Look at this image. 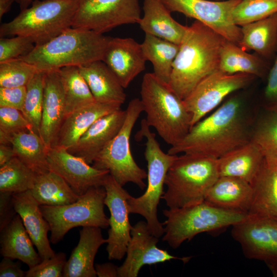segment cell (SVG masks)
Returning a JSON list of instances; mask_svg holds the SVG:
<instances>
[{
    "mask_svg": "<svg viewBox=\"0 0 277 277\" xmlns=\"http://www.w3.org/2000/svg\"><path fill=\"white\" fill-rule=\"evenodd\" d=\"M241 97L228 99L190 128L168 153H193L218 159L248 143L254 125Z\"/></svg>",
    "mask_w": 277,
    "mask_h": 277,
    "instance_id": "cell-1",
    "label": "cell"
},
{
    "mask_svg": "<svg viewBox=\"0 0 277 277\" xmlns=\"http://www.w3.org/2000/svg\"><path fill=\"white\" fill-rule=\"evenodd\" d=\"M225 38L203 23L188 26L179 45L168 85L184 100L204 78L219 70Z\"/></svg>",
    "mask_w": 277,
    "mask_h": 277,
    "instance_id": "cell-2",
    "label": "cell"
},
{
    "mask_svg": "<svg viewBox=\"0 0 277 277\" xmlns=\"http://www.w3.org/2000/svg\"><path fill=\"white\" fill-rule=\"evenodd\" d=\"M110 38L93 31L70 27L47 43L35 45L28 55L18 58L44 72L78 67L102 60Z\"/></svg>",
    "mask_w": 277,
    "mask_h": 277,
    "instance_id": "cell-3",
    "label": "cell"
},
{
    "mask_svg": "<svg viewBox=\"0 0 277 277\" xmlns=\"http://www.w3.org/2000/svg\"><path fill=\"white\" fill-rule=\"evenodd\" d=\"M140 95L147 124L171 146L180 142L192 127L183 100L153 72L144 75Z\"/></svg>",
    "mask_w": 277,
    "mask_h": 277,
    "instance_id": "cell-4",
    "label": "cell"
},
{
    "mask_svg": "<svg viewBox=\"0 0 277 277\" xmlns=\"http://www.w3.org/2000/svg\"><path fill=\"white\" fill-rule=\"evenodd\" d=\"M219 177L216 159L193 153L178 155L167 172V189L162 199L168 208L200 203Z\"/></svg>",
    "mask_w": 277,
    "mask_h": 277,
    "instance_id": "cell-5",
    "label": "cell"
},
{
    "mask_svg": "<svg viewBox=\"0 0 277 277\" xmlns=\"http://www.w3.org/2000/svg\"><path fill=\"white\" fill-rule=\"evenodd\" d=\"M78 0H35L0 26V36L21 35L35 45L47 43L72 27Z\"/></svg>",
    "mask_w": 277,
    "mask_h": 277,
    "instance_id": "cell-6",
    "label": "cell"
},
{
    "mask_svg": "<svg viewBox=\"0 0 277 277\" xmlns=\"http://www.w3.org/2000/svg\"><path fill=\"white\" fill-rule=\"evenodd\" d=\"M137 140L146 138L144 156L147 163V186L145 193L128 200L130 213L143 216L150 232L160 238L164 234V224L157 218V206L165 191L164 185L167 172L178 155L164 152L156 139V135L150 130L145 118L141 122V128L136 134Z\"/></svg>",
    "mask_w": 277,
    "mask_h": 277,
    "instance_id": "cell-7",
    "label": "cell"
},
{
    "mask_svg": "<svg viewBox=\"0 0 277 277\" xmlns=\"http://www.w3.org/2000/svg\"><path fill=\"white\" fill-rule=\"evenodd\" d=\"M166 217L163 240L174 248L203 232H211L232 226L246 219L249 213L227 210L205 201L193 205L163 210Z\"/></svg>",
    "mask_w": 277,
    "mask_h": 277,
    "instance_id": "cell-8",
    "label": "cell"
},
{
    "mask_svg": "<svg viewBox=\"0 0 277 277\" xmlns=\"http://www.w3.org/2000/svg\"><path fill=\"white\" fill-rule=\"evenodd\" d=\"M122 127L115 137L101 151L93 163V166L106 170L122 186L128 183L144 189V180L147 173L136 164L130 149V136L134 125L144 111L140 98H135L128 103Z\"/></svg>",
    "mask_w": 277,
    "mask_h": 277,
    "instance_id": "cell-9",
    "label": "cell"
},
{
    "mask_svg": "<svg viewBox=\"0 0 277 277\" xmlns=\"http://www.w3.org/2000/svg\"><path fill=\"white\" fill-rule=\"evenodd\" d=\"M106 194L103 186L93 187L72 203L62 206L39 205L50 227V241L54 244L57 243L74 227L107 228L109 218L104 210Z\"/></svg>",
    "mask_w": 277,
    "mask_h": 277,
    "instance_id": "cell-10",
    "label": "cell"
},
{
    "mask_svg": "<svg viewBox=\"0 0 277 277\" xmlns=\"http://www.w3.org/2000/svg\"><path fill=\"white\" fill-rule=\"evenodd\" d=\"M140 0H78L72 27L104 34L141 18Z\"/></svg>",
    "mask_w": 277,
    "mask_h": 277,
    "instance_id": "cell-11",
    "label": "cell"
},
{
    "mask_svg": "<svg viewBox=\"0 0 277 277\" xmlns=\"http://www.w3.org/2000/svg\"><path fill=\"white\" fill-rule=\"evenodd\" d=\"M255 78L248 74H228L220 70L204 78L183 100L192 116V126L218 107L226 97L245 88Z\"/></svg>",
    "mask_w": 277,
    "mask_h": 277,
    "instance_id": "cell-12",
    "label": "cell"
},
{
    "mask_svg": "<svg viewBox=\"0 0 277 277\" xmlns=\"http://www.w3.org/2000/svg\"><path fill=\"white\" fill-rule=\"evenodd\" d=\"M171 12H177L206 25L228 41L239 45L241 28L236 25L232 13L242 0H161Z\"/></svg>",
    "mask_w": 277,
    "mask_h": 277,
    "instance_id": "cell-13",
    "label": "cell"
},
{
    "mask_svg": "<svg viewBox=\"0 0 277 277\" xmlns=\"http://www.w3.org/2000/svg\"><path fill=\"white\" fill-rule=\"evenodd\" d=\"M232 227L231 235L246 258L265 263L277 262L276 221L249 214Z\"/></svg>",
    "mask_w": 277,
    "mask_h": 277,
    "instance_id": "cell-14",
    "label": "cell"
},
{
    "mask_svg": "<svg viewBox=\"0 0 277 277\" xmlns=\"http://www.w3.org/2000/svg\"><path fill=\"white\" fill-rule=\"evenodd\" d=\"M103 187L106 193L104 204L110 213L106 250L109 260H121L126 254L131 237L128 204L131 195L110 174Z\"/></svg>",
    "mask_w": 277,
    "mask_h": 277,
    "instance_id": "cell-15",
    "label": "cell"
},
{
    "mask_svg": "<svg viewBox=\"0 0 277 277\" xmlns=\"http://www.w3.org/2000/svg\"><path fill=\"white\" fill-rule=\"evenodd\" d=\"M126 258L118 268V277H136L141 268L145 265L163 263L171 260H180L184 263L191 256L177 257L170 254L166 250L157 247L159 238L149 230L147 222H137L131 230Z\"/></svg>",
    "mask_w": 277,
    "mask_h": 277,
    "instance_id": "cell-16",
    "label": "cell"
},
{
    "mask_svg": "<svg viewBox=\"0 0 277 277\" xmlns=\"http://www.w3.org/2000/svg\"><path fill=\"white\" fill-rule=\"evenodd\" d=\"M47 161L49 171L64 179L78 195L91 187L103 186L109 174V171L91 166L67 149L57 146L47 148Z\"/></svg>",
    "mask_w": 277,
    "mask_h": 277,
    "instance_id": "cell-17",
    "label": "cell"
},
{
    "mask_svg": "<svg viewBox=\"0 0 277 277\" xmlns=\"http://www.w3.org/2000/svg\"><path fill=\"white\" fill-rule=\"evenodd\" d=\"M126 88L145 69L146 58L141 44L131 37H111L102 60Z\"/></svg>",
    "mask_w": 277,
    "mask_h": 277,
    "instance_id": "cell-18",
    "label": "cell"
},
{
    "mask_svg": "<svg viewBox=\"0 0 277 277\" xmlns=\"http://www.w3.org/2000/svg\"><path fill=\"white\" fill-rule=\"evenodd\" d=\"M65 118V96L58 70L45 72L39 135L47 148L55 145Z\"/></svg>",
    "mask_w": 277,
    "mask_h": 277,
    "instance_id": "cell-19",
    "label": "cell"
},
{
    "mask_svg": "<svg viewBox=\"0 0 277 277\" xmlns=\"http://www.w3.org/2000/svg\"><path fill=\"white\" fill-rule=\"evenodd\" d=\"M126 115V110L121 108L100 117L68 151L82 158L89 164H93L98 155L119 132Z\"/></svg>",
    "mask_w": 277,
    "mask_h": 277,
    "instance_id": "cell-20",
    "label": "cell"
},
{
    "mask_svg": "<svg viewBox=\"0 0 277 277\" xmlns=\"http://www.w3.org/2000/svg\"><path fill=\"white\" fill-rule=\"evenodd\" d=\"M12 202L42 259L53 256L55 253L51 247L48 238L50 230L49 224L30 190L13 193Z\"/></svg>",
    "mask_w": 277,
    "mask_h": 277,
    "instance_id": "cell-21",
    "label": "cell"
},
{
    "mask_svg": "<svg viewBox=\"0 0 277 277\" xmlns=\"http://www.w3.org/2000/svg\"><path fill=\"white\" fill-rule=\"evenodd\" d=\"M107 241L103 236L101 228L83 227L78 243L66 263L63 276H96L94 258L99 248Z\"/></svg>",
    "mask_w": 277,
    "mask_h": 277,
    "instance_id": "cell-22",
    "label": "cell"
},
{
    "mask_svg": "<svg viewBox=\"0 0 277 277\" xmlns=\"http://www.w3.org/2000/svg\"><path fill=\"white\" fill-rule=\"evenodd\" d=\"M96 102L121 106L126 99L124 87L102 60L78 66Z\"/></svg>",
    "mask_w": 277,
    "mask_h": 277,
    "instance_id": "cell-23",
    "label": "cell"
},
{
    "mask_svg": "<svg viewBox=\"0 0 277 277\" xmlns=\"http://www.w3.org/2000/svg\"><path fill=\"white\" fill-rule=\"evenodd\" d=\"M253 197L251 184L230 176H219L207 192L204 201L215 207L249 213Z\"/></svg>",
    "mask_w": 277,
    "mask_h": 277,
    "instance_id": "cell-24",
    "label": "cell"
},
{
    "mask_svg": "<svg viewBox=\"0 0 277 277\" xmlns=\"http://www.w3.org/2000/svg\"><path fill=\"white\" fill-rule=\"evenodd\" d=\"M251 184L253 197L249 214L277 221V159L264 156Z\"/></svg>",
    "mask_w": 277,
    "mask_h": 277,
    "instance_id": "cell-25",
    "label": "cell"
},
{
    "mask_svg": "<svg viewBox=\"0 0 277 277\" xmlns=\"http://www.w3.org/2000/svg\"><path fill=\"white\" fill-rule=\"evenodd\" d=\"M121 107L95 102L74 110L65 118L54 146L71 148L97 120Z\"/></svg>",
    "mask_w": 277,
    "mask_h": 277,
    "instance_id": "cell-26",
    "label": "cell"
},
{
    "mask_svg": "<svg viewBox=\"0 0 277 277\" xmlns=\"http://www.w3.org/2000/svg\"><path fill=\"white\" fill-rule=\"evenodd\" d=\"M143 9L138 24L145 34L180 45L188 26L176 21L161 0H144Z\"/></svg>",
    "mask_w": 277,
    "mask_h": 277,
    "instance_id": "cell-27",
    "label": "cell"
},
{
    "mask_svg": "<svg viewBox=\"0 0 277 277\" xmlns=\"http://www.w3.org/2000/svg\"><path fill=\"white\" fill-rule=\"evenodd\" d=\"M264 159L260 148L250 141L217 159L219 176L235 177L251 184Z\"/></svg>",
    "mask_w": 277,
    "mask_h": 277,
    "instance_id": "cell-28",
    "label": "cell"
},
{
    "mask_svg": "<svg viewBox=\"0 0 277 277\" xmlns=\"http://www.w3.org/2000/svg\"><path fill=\"white\" fill-rule=\"evenodd\" d=\"M1 254L12 260L17 259L32 267L42 261L28 233L21 216L17 213L2 230L0 237Z\"/></svg>",
    "mask_w": 277,
    "mask_h": 277,
    "instance_id": "cell-29",
    "label": "cell"
},
{
    "mask_svg": "<svg viewBox=\"0 0 277 277\" xmlns=\"http://www.w3.org/2000/svg\"><path fill=\"white\" fill-rule=\"evenodd\" d=\"M239 45L244 50H253L268 60L277 54V13L241 27Z\"/></svg>",
    "mask_w": 277,
    "mask_h": 277,
    "instance_id": "cell-30",
    "label": "cell"
},
{
    "mask_svg": "<svg viewBox=\"0 0 277 277\" xmlns=\"http://www.w3.org/2000/svg\"><path fill=\"white\" fill-rule=\"evenodd\" d=\"M269 67L267 60L250 54L238 44L225 39L222 45L219 70L228 74L244 73L256 77L267 75Z\"/></svg>",
    "mask_w": 277,
    "mask_h": 277,
    "instance_id": "cell-31",
    "label": "cell"
},
{
    "mask_svg": "<svg viewBox=\"0 0 277 277\" xmlns=\"http://www.w3.org/2000/svg\"><path fill=\"white\" fill-rule=\"evenodd\" d=\"M30 191L39 205H65L75 202L80 196L64 179L50 171L38 175Z\"/></svg>",
    "mask_w": 277,
    "mask_h": 277,
    "instance_id": "cell-32",
    "label": "cell"
},
{
    "mask_svg": "<svg viewBox=\"0 0 277 277\" xmlns=\"http://www.w3.org/2000/svg\"><path fill=\"white\" fill-rule=\"evenodd\" d=\"M141 45L146 60L152 64L153 73L168 85L179 45L149 34H145Z\"/></svg>",
    "mask_w": 277,
    "mask_h": 277,
    "instance_id": "cell-33",
    "label": "cell"
},
{
    "mask_svg": "<svg viewBox=\"0 0 277 277\" xmlns=\"http://www.w3.org/2000/svg\"><path fill=\"white\" fill-rule=\"evenodd\" d=\"M11 144L15 156L38 175L49 171L47 148L39 134L31 130L15 133Z\"/></svg>",
    "mask_w": 277,
    "mask_h": 277,
    "instance_id": "cell-34",
    "label": "cell"
},
{
    "mask_svg": "<svg viewBox=\"0 0 277 277\" xmlns=\"http://www.w3.org/2000/svg\"><path fill=\"white\" fill-rule=\"evenodd\" d=\"M58 71L65 96V117L74 110L96 102L78 67H64Z\"/></svg>",
    "mask_w": 277,
    "mask_h": 277,
    "instance_id": "cell-35",
    "label": "cell"
},
{
    "mask_svg": "<svg viewBox=\"0 0 277 277\" xmlns=\"http://www.w3.org/2000/svg\"><path fill=\"white\" fill-rule=\"evenodd\" d=\"M38 174L16 156L0 167V192L12 193L30 190Z\"/></svg>",
    "mask_w": 277,
    "mask_h": 277,
    "instance_id": "cell-36",
    "label": "cell"
},
{
    "mask_svg": "<svg viewBox=\"0 0 277 277\" xmlns=\"http://www.w3.org/2000/svg\"><path fill=\"white\" fill-rule=\"evenodd\" d=\"M265 111L254 123L251 141L260 148L265 157L277 159V111Z\"/></svg>",
    "mask_w": 277,
    "mask_h": 277,
    "instance_id": "cell-37",
    "label": "cell"
},
{
    "mask_svg": "<svg viewBox=\"0 0 277 277\" xmlns=\"http://www.w3.org/2000/svg\"><path fill=\"white\" fill-rule=\"evenodd\" d=\"M45 72H37L26 85V97L22 110L32 130L39 134L43 104Z\"/></svg>",
    "mask_w": 277,
    "mask_h": 277,
    "instance_id": "cell-38",
    "label": "cell"
},
{
    "mask_svg": "<svg viewBox=\"0 0 277 277\" xmlns=\"http://www.w3.org/2000/svg\"><path fill=\"white\" fill-rule=\"evenodd\" d=\"M277 13V0H242L233 9L232 16L239 27Z\"/></svg>",
    "mask_w": 277,
    "mask_h": 277,
    "instance_id": "cell-39",
    "label": "cell"
},
{
    "mask_svg": "<svg viewBox=\"0 0 277 277\" xmlns=\"http://www.w3.org/2000/svg\"><path fill=\"white\" fill-rule=\"evenodd\" d=\"M39 71L34 65L20 58L0 63V87L26 86Z\"/></svg>",
    "mask_w": 277,
    "mask_h": 277,
    "instance_id": "cell-40",
    "label": "cell"
},
{
    "mask_svg": "<svg viewBox=\"0 0 277 277\" xmlns=\"http://www.w3.org/2000/svg\"><path fill=\"white\" fill-rule=\"evenodd\" d=\"M30 130H32L31 126L21 111L0 107V145H11L14 134Z\"/></svg>",
    "mask_w": 277,
    "mask_h": 277,
    "instance_id": "cell-41",
    "label": "cell"
},
{
    "mask_svg": "<svg viewBox=\"0 0 277 277\" xmlns=\"http://www.w3.org/2000/svg\"><path fill=\"white\" fill-rule=\"evenodd\" d=\"M35 44L29 37L16 35L12 38H0V63L18 58L30 53Z\"/></svg>",
    "mask_w": 277,
    "mask_h": 277,
    "instance_id": "cell-42",
    "label": "cell"
},
{
    "mask_svg": "<svg viewBox=\"0 0 277 277\" xmlns=\"http://www.w3.org/2000/svg\"><path fill=\"white\" fill-rule=\"evenodd\" d=\"M66 255L58 252L42 261L26 271V277H62L65 266Z\"/></svg>",
    "mask_w": 277,
    "mask_h": 277,
    "instance_id": "cell-43",
    "label": "cell"
},
{
    "mask_svg": "<svg viewBox=\"0 0 277 277\" xmlns=\"http://www.w3.org/2000/svg\"><path fill=\"white\" fill-rule=\"evenodd\" d=\"M263 101L265 109L277 111V54L267 75Z\"/></svg>",
    "mask_w": 277,
    "mask_h": 277,
    "instance_id": "cell-44",
    "label": "cell"
},
{
    "mask_svg": "<svg viewBox=\"0 0 277 277\" xmlns=\"http://www.w3.org/2000/svg\"><path fill=\"white\" fill-rule=\"evenodd\" d=\"M26 94V86L0 87V107H10L22 111Z\"/></svg>",
    "mask_w": 277,
    "mask_h": 277,
    "instance_id": "cell-45",
    "label": "cell"
},
{
    "mask_svg": "<svg viewBox=\"0 0 277 277\" xmlns=\"http://www.w3.org/2000/svg\"><path fill=\"white\" fill-rule=\"evenodd\" d=\"M13 193L0 192V231L17 214L12 202Z\"/></svg>",
    "mask_w": 277,
    "mask_h": 277,
    "instance_id": "cell-46",
    "label": "cell"
},
{
    "mask_svg": "<svg viewBox=\"0 0 277 277\" xmlns=\"http://www.w3.org/2000/svg\"><path fill=\"white\" fill-rule=\"evenodd\" d=\"M26 271L21 267L19 262H14L13 260L3 257L0 263V277H24Z\"/></svg>",
    "mask_w": 277,
    "mask_h": 277,
    "instance_id": "cell-47",
    "label": "cell"
},
{
    "mask_svg": "<svg viewBox=\"0 0 277 277\" xmlns=\"http://www.w3.org/2000/svg\"><path fill=\"white\" fill-rule=\"evenodd\" d=\"M118 267L110 262L97 264L95 266L96 275L98 277L118 276Z\"/></svg>",
    "mask_w": 277,
    "mask_h": 277,
    "instance_id": "cell-48",
    "label": "cell"
},
{
    "mask_svg": "<svg viewBox=\"0 0 277 277\" xmlns=\"http://www.w3.org/2000/svg\"><path fill=\"white\" fill-rule=\"evenodd\" d=\"M15 156L11 145H0V167Z\"/></svg>",
    "mask_w": 277,
    "mask_h": 277,
    "instance_id": "cell-49",
    "label": "cell"
},
{
    "mask_svg": "<svg viewBox=\"0 0 277 277\" xmlns=\"http://www.w3.org/2000/svg\"><path fill=\"white\" fill-rule=\"evenodd\" d=\"M15 0H0V19L3 15L9 12Z\"/></svg>",
    "mask_w": 277,
    "mask_h": 277,
    "instance_id": "cell-50",
    "label": "cell"
},
{
    "mask_svg": "<svg viewBox=\"0 0 277 277\" xmlns=\"http://www.w3.org/2000/svg\"><path fill=\"white\" fill-rule=\"evenodd\" d=\"M19 5L21 10L25 9L29 7L35 0H15Z\"/></svg>",
    "mask_w": 277,
    "mask_h": 277,
    "instance_id": "cell-51",
    "label": "cell"
},
{
    "mask_svg": "<svg viewBox=\"0 0 277 277\" xmlns=\"http://www.w3.org/2000/svg\"><path fill=\"white\" fill-rule=\"evenodd\" d=\"M266 265L274 277H277V262L266 263Z\"/></svg>",
    "mask_w": 277,
    "mask_h": 277,
    "instance_id": "cell-52",
    "label": "cell"
},
{
    "mask_svg": "<svg viewBox=\"0 0 277 277\" xmlns=\"http://www.w3.org/2000/svg\"><path fill=\"white\" fill-rule=\"evenodd\" d=\"M215 1H219V0H215Z\"/></svg>",
    "mask_w": 277,
    "mask_h": 277,
    "instance_id": "cell-53",
    "label": "cell"
}]
</instances>
